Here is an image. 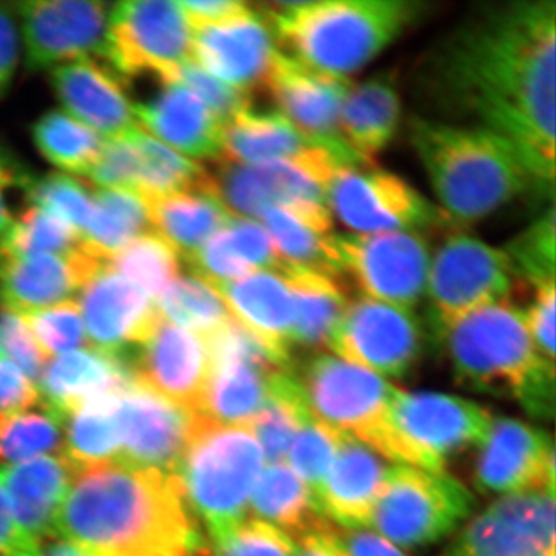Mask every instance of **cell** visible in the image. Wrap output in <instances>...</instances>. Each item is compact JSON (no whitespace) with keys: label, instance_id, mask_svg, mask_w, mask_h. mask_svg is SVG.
I'll return each mask as SVG.
<instances>
[{"label":"cell","instance_id":"1","mask_svg":"<svg viewBox=\"0 0 556 556\" xmlns=\"http://www.w3.org/2000/svg\"><path fill=\"white\" fill-rule=\"evenodd\" d=\"M555 40V0L468 11L413 68L419 116L506 139L554 190Z\"/></svg>","mask_w":556,"mask_h":556},{"label":"cell","instance_id":"2","mask_svg":"<svg viewBox=\"0 0 556 556\" xmlns=\"http://www.w3.org/2000/svg\"><path fill=\"white\" fill-rule=\"evenodd\" d=\"M58 535L93 556H197L206 552L175 473L112 463L79 468Z\"/></svg>","mask_w":556,"mask_h":556},{"label":"cell","instance_id":"3","mask_svg":"<svg viewBox=\"0 0 556 556\" xmlns=\"http://www.w3.org/2000/svg\"><path fill=\"white\" fill-rule=\"evenodd\" d=\"M408 137L450 223L479 222L532 190L546 193L521 153L492 131L415 115Z\"/></svg>","mask_w":556,"mask_h":556},{"label":"cell","instance_id":"4","mask_svg":"<svg viewBox=\"0 0 556 556\" xmlns=\"http://www.w3.org/2000/svg\"><path fill=\"white\" fill-rule=\"evenodd\" d=\"M409 0L268 3L262 11L285 53L329 75L367 67L426 14Z\"/></svg>","mask_w":556,"mask_h":556},{"label":"cell","instance_id":"5","mask_svg":"<svg viewBox=\"0 0 556 556\" xmlns=\"http://www.w3.org/2000/svg\"><path fill=\"white\" fill-rule=\"evenodd\" d=\"M445 348L453 378L477 393L517 399L552 362L541 356L511 300L490 303L450 324L437 339Z\"/></svg>","mask_w":556,"mask_h":556},{"label":"cell","instance_id":"6","mask_svg":"<svg viewBox=\"0 0 556 556\" xmlns=\"http://www.w3.org/2000/svg\"><path fill=\"white\" fill-rule=\"evenodd\" d=\"M295 376L311 412L321 422L386 459L420 468L393 424L394 401L401 388L334 354H314Z\"/></svg>","mask_w":556,"mask_h":556},{"label":"cell","instance_id":"7","mask_svg":"<svg viewBox=\"0 0 556 556\" xmlns=\"http://www.w3.org/2000/svg\"><path fill=\"white\" fill-rule=\"evenodd\" d=\"M265 464L251 428L222 426L200 416L177 477L189 508L212 540L247 519L249 500Z\"/></svg>","mask_w":556,"mask_h":556},{"label":"cell","instance_id":"8","mask_svg":"<svg viewBox=\"0 0 556 556\" xmlns=\"http://www.w3.org/2000/svg\"><path fill=\"white\" fill-rule=\"evenodd\" d=\"M477 510V497L447 471L391 466L367 529L399 548L437 544L460 530Z\"/></svg>","mask_w":556,"mask_h":556},{"label":"cell","instance_id":"9","mask_svg":"<svg viewBox=\"0 0 556 556\" xmlns=\"http://www.w3.org/2000/svg\"><path fill=\"white\" fill-rule=\"evenodd\" d=\"M108 64L124 84L137 78L178 83L192 61L193 28L179 2L129 0L110 7Z\"/></svg>","mask_w":556,"mask_h":556},{"label":"cell","instance_id":"10","mask_svg":"<svg viewBox=\"0 0 556 556\" xmlns=\"http://www.w3.org/2000/svg\"><path fill=\"white\" fill-rule=\"evenodd\" d=\"M518 280L503 249L455 232L431 258L426 298L434 338L457 318L490 303L511 300Z\"/></svg>","mask_w":556,"mask_h":556},{"label":"cell","instance_id":"11","mask_svg":"<svg viewBox=\"0 0 556 556\" xmlns=\"http://www.w3.org/2000/svg\"><path fill=\"white\" fill-rule=\"evenodd\" d=\"M212 188L233 217L260 219L274 207L308 215H331L328 186L340 166L334 156L320 153L305 161L276 163H228L217 160Z\"/></svg>","mask_w":556,"mask_h":556},{"label":"cell","instance_id":"12","mask_svg":"<svg viewBox=\"0 0 556 556\" xmlns=\"http://www.w3.org/2000/svg\"><path fill=\"white\" fill-rule=\"evenodd\" d=\"M340 276L350 277L364 298L415 311L426 298L431 254L419 232L332 236Z\"/></svg>","mask_w":556,"mask_h":556},{"label":"cell","instance_id":"13","mask_svg":"<svg viewBox=\"0 0 556 556\" xmlns=\"http://www.w3.org/2000/svg\"><path fill=\"white\" fill-rule=\"evenodd\" d=\"M331 214L351 233L419 232L447 217L393 172L371 166L339 167L328 186Z\"/></svg>","mask_w":556,"mask_h":556},{"label":"cell","instance_id":"14","mask_svg":"<svg viewBox=\"0 0 556 556\" xmlns=\"http://www.w3.org/2000/svg\"><path fill=\"white\" fill-rule=\"evenodd\" d=\"M327 346L336 357L382 378H404L422 356L426 331L415 311L362 295L348 303Z\"/></svg>","mask_w":556,"mask_h":556},{"label":"cell","instance_id":"15","mask_svg":"<svg viewBox=\"0 0 556 556\" xmlns=\"http://www.w3.org/2000/svg\"><path fill=\"white\" fill-rule=\"evenodd\" d=\"M493 417L470 399L399 390L393 424L420 468L445 471L450 459L484 444Z\"/></svg>","mask_w":556,"mask_h":556},{"label":"cell","instance_id":"16","mask_svg":"<svg viewBox=\"0 0 556 556\" xmlns=\"http://www.w3.org/2000/svg\"><path fill=\"white\" fill-rule=\"evenodd\" d=\"M206 340L211 371L200 415L222 426L251 428L278 368L247 331L230 321Z\"/></svg>","mask_w":556,"mask_h":556},{"label":"cell","instance_id":"17","mask_svg":"<svg viewBox=\"0 0 556 556\" xmlns=\"http://www.w3.org/2000/svg\"><path fill=\"white\" fill-rule=\"evenodd\" d=\"M25 67L42 72L78 60H109L110 7L84 0L16 3Z\"/></svg>","mask_w":556,"mask_h":556},{"label":"cell","instance_id":"18","mask_svg":"<svg viewBox=\"0 0 556 556\" xmlns=\"http://www.w3.org/2000/svg\"><path fill=\"white\" fill-rule=\"evenodd\" d=\"M263 89L269 91L277 112L340 166L362 167L340 137V113L353 89L350 78L329 75L278 50Z\"/></svg>","mask_w":556,"mask_h":556},{"label":"cell","instance_id":"19","mask_svg":"<svg viewBox=\"0 0 556 556\" xmlns=\"http://www.w3.org/2000/svg\"><path fill=\"white\" fill-rule=\"evenodd\" d=\"M442 556H555V493L497 497L460 527Z\"/></svg>","mask_w":556,"mask_h":556},{"label":"cell","instance_id":"20","mask_svg":"<svg viewBox=\"0 0 556 556\" xmlns=\"http://www.w3.org/2000/svg\"><path fill=\"white\" fill-rule=\"evenodd\" d=\"M200 416L134 380L116 397L118 464L177 475Z\"/></svg>","mask_w":556,"mask_h":556},{"label":"cell","instance_id":"21","mask_svg":"<svg viewBox=\"0 0 556 556\" xmlns=\"http://www.w3.org/2000/svg\"><path fill=\"white\" fill-rule=\"evenodd\" d=\"M475 486L486 495L555 493V447L543 428L522 420L493 419L478 448Z\"/></svg>","mask_w":556,"mask_h":556},{"label":"cell","instance_id":"22","mask_svg":"<svg viewBox=\"0 0 556 556\" xmlns=\"http://www.w3.org/2000/svg\"><path fill=\"white\" fill-rule=\"evenodd\" d=\"M79 306L90 348L118 357L142 345L161 318L155 300L108 263L80 289Z\"/></svg>","mask_w":556,"mask_h":556},{"label":"cell","instance_id":"23","mask_svg":"<svg viewBox=\"0 0 556 556\" xmlns=\"http://www.w3.org/2000/svg\"><path fill=\"white\" fill-rule=\"evenodd\" d=\"M277 51L276 38L262 11L193 28L192 61L243 93L263 89Z\"/></svg>","mask_w":556,"mask_h":556},{"label":"cell","instance_id":"24","mask_svg":"<svg viewBox=\"0 0 556 556\" xmlns=\"http://www.w3.org/2000/svg\"><path fill=\"white\" fill-rule=\"evenodd\" d=\"M131 368L139 386L200 413L211 371L206 340L161 317Z\"/></svg>","mask_w":556,"mask_h":556},{"label":"cell","instance_id":"25","mask_svg":"<svg viewBox=\"0 0 556 556\" xmlns=\"http://www.w3.org/2000/svg\"><path fill=\"white\" fill-rule=\"evenodd\" d=\"M50 80L64 112L105 141L127 138L139 129L135 102L108 62H67L51 68Z\"/></svg>","mask_w":556,"mask_h":556},{"label":"cell","instance_id":"26","mask_svg":"<svg viewBox=\"0 0 556 556\" xmlns=\"http://www.w3.org/2000/svg\"><path fill=\"white\" fill-rule=\"evenodd\" d=\"M104 265L84 248L70 255H13L0 249V309L24 316L58 305Z\"/></svg>","mask_w":556,"mask_h":556},{"label":"cell","instance_id":"27","mask_svg":"<svg viewBox=\"0 0 556 556\" xmlns=\"http://www.w3.org/2000/svg\"><path fill=\"white\" fill-rule=\"evenodd\" d=\"M229 316L247 331L270 361L291 369L294 300L288 281L278 270H257L239 280L212 285Z\"/></svg>","mask_w":556,"mask_h":556},{"label":"cell","instance_id":"28","mask_svg":"<svg viewBox=\"0 0 556 556\" xmlns=\"http://www.w3.org/2000/svg\"><path fill=\"white\" fill-rule=\"evenodd\" d=\"M78 470L65 455L33 457L0 467L14 522L38 546L58 535L61 508Z\"/></svg>","mask_w":556,"mask_h":556},{"label":"cell","instance_id":"29","mask_svg":"<svg viewBox=\"0 0 556 556\" xmlns=\"http://www.w3.org/2000/svg\"><path fill=\"white\" fill-rule=\"evenodd\" d=\"M135 115L139 129L181 155L219 159L225 126L181 83L161 84L155 94L135 104Z\"/></svg>","mask_w":556,"mask_h":556},{"label":"cell","instance_id":"30","mask_svg":"<svg viewBox=\"0 0 556 556\" xmlns=\"http://www.w3.org/2000/svg\"><path fill=\"white\" fill-rule=\"evenodd\" d=\"M390 467L386 457L342 434L318 497L324 517L345 529H367Z\"/></svg>","mask_w":556,"mask_h":556},{"label":"cell","instance_id":"31","mask_svg":"<svg viewBox=\"0 0 556 556\" xmlns=\"http://www.w3.org/2000/svg\"><path fill=\"white\" fill-rule=\"evenodd\" d=\"M126 357L102 351L78 350L51 361L40 376L46 405L67 417L73 409L104 396H112L134 383Z\"/></svg>","mask_w":556,"mask_h":556},{"label":"cell","instance_id":"32","mask_svg":"<svg viewBox=\"0 0 556 556\" xmlns=\"http://www.w3.org/2000/svg\"><path fill=\"white\" fill-rule=\"evenodd\" d=\"M402 98L390 75L372 76L348 93L340 113V137L361 166H371L396 137Z\"/></svg>","mask_w":556,"mask_h":556},{"label":"cell","instance_id":"33","mask_svg":"<svg viewBox=\"0 0 556 556\" xmlns=\"http://www.w3.org/2000/svg\"><path fill=\"white\" fill-rule=\"evenodd\" d=\"M325 152L327 150L314 144L277 110H255L249 105L223 129L219 160L254 166L276 161H305Z\"/></svg>","mask_w":556,"mask_h":556},{"label":"cell","instance_id":"34","mask_svg":"<svg viewBox=\"0 0 556 556\" xmlns=\"http://www.w3.org/2000/svg\"><path fill=\"white\" fill-rule=\"evenodd\" d=\"M190 273L207 283L239 280L257 270L281 268L273 239L258 219L232 217L190 257Z\"/></svg>","mask_w":556,"mask_h":556},{"label":"cell","instance_id":"35","mask_svg":"<svg viewBox=\"0 0 556 556\" xmlns=\"http://www.w3.org/2000/svg\"><path fill=\"white\" fill-rule=\"evenodd\" d=\"M146 201L150 225L155 226L156 233L182 260L199 251L218 230L226 228L233 217L218 199L211 181L200 188Z\"/></svg>","mask_w":556,"mask_h":556},{"label":"cell","instance_id":"36","mask_svg":"<svg viewBox=\"0 0 556 556\" xmlns=\"http://www.w3.org/2000/svg\"><path fill=\"white\" fill-rule=\"evenodd\" d=\"M255 519L276 527L292 540L328 521L308 486L285 463L265 464L249 500Z\"/></svg>","mask_w":556,"mask_h":556},{"label":"cell","instance_id":"37","mask_svg":"<svg viewBox=\"0 0 556 556\" xmlns=\"http://www.w3.org/2000/svg\"><path fill=\"white\" fill-rule=\"evenodd\" d=\"M278 273L288 281L294 300L292 346H327L350 300L338 277L317 270L281 265Z\"/></svg>","mask_w":556,"mask_h":556},{"label":"cell","instance_id":"38","mask_svg":"<svg viewBox=\"0 0 556 556\" xmlns=\"http://www.w3.org/2000/svg\"><path fill=\"white\" fill-rule=\"evenodd\" d=\"M258 222L268 230L281 265L342 277L331 247L334 236L331 215H308L274 207Z\"/></svg>","mask_w":556,"mask_h":556},{"label":"cell","instance_id":"39","mask_svg":"<svg viewBox=\"0 0 556 556\" xmlns=\"http://www.w3.org/2000/svg\"><path fill=\"white\" fill-rule=\"evenodd\" d=\"M148 201L137 190L101 189L93 192V212L80 233L91 257L108 263L121 249L148 232Z\"/></svg>","mask_w":556,"mask_h":556},{"label":"cell","instance_id":"40","mask_svg":"<svg viewBox=\"0 0 556 556\" xmlns=\"http://www.w3.org/2000/svg\"><path fill=\"white\" fill-rule=\"evenodd\" d=\"M31 139L40 155L67 175L87 177L104 148L100 135L64 110H50L35 121Z\"/></svg>","mask_w":556,"mask_h":556},{"label":"cell","instance_id":"41","mask_svg":"<svg viewBox=\"0 0 556 556\" xmlns=\"http://www.w3.org/2000/svg\"><path fill=\"white\" fill-rule=\"evenodd\" d=\"M129 138L139 155L137 192L146 200L200 188L211 181L203 164L181 155L144 130H135Z\"/></svg>","mask_w":556,"mask_h":556},{"label":"cell","instance_id":"42","mask_svg":"<svg viewBox=\"0 0 556 556\" xmlns=\"http://www.w3.org/2000/svg\"><path fill=\"white\" fill-rule=\"evenodd\" d=\"M119 394V393H118ZM93 399L70 413L67 450L64 455L78 468L118 463L121 439L116 397Z\"/></svg>","mask_w":556,"mask_h":556},{"label":"cell","instance_id":"43","mask_svg":"<svg viewBox=\"0 0 556 556\" xmlns=\"http://www.w3.org/2000/svg\"><path fill=\"white\" fill-rule=\"evenodd\" d=\"M161 317L206 339L232 321L217 289L189 273L178 276L156 300Z\"/></svg>","mask_w":556,"mask_h":556},{"label":"cell","instance_id":"44","mask_svg":"<svg viewBox=\"0 0 556 556\" xmlns=\"http://www.w3.org/2000/svg\"><path fill=\"white\" fill-rule=\"evenodd\" d=\"M108 266L156 302L179 276L181 257L159 233L146 232L113 255Z\"/></svg>","mask_w":556,"mask_h":556},{"label":"cell","instance_id":"45","mask_svg":"<svg viewBox=\"0 0 556 556\" xmlns=\"http://www.w3.org/2000/svg\"><path fill=\"white\" fill-rule=\"evenodd\" d=\"M65 416L56 409L0 413V460H28L56 452L64 442Z\"/></svg>","mask_w":556,"mask_h":556},{"label":"cell","instance_id":"46","mask_svg":"<svg viewBox=\"0 0 556 556\" xmlns=\"http://www.w3.org/2000/svg\"><path fill=\"white\" fill-rule=\"evenodd\" d=\"M83 248L78 230L39 207H30L14 218L0 237V249L13 255H70Z\"/></svg>","mask_w":556,"mask_h":556},{"label":"cell","instance_id":"47","mask_svg":"<svg viewBox=\"0 0 556 556\" xmlns=\"http://www.w3.org/2000/svg\"><path fill=\"white\" fill-rule=\"evenodd\" d=\"M555 207L551 204L503 249L518 283L533 289L555 283Z\"/></svg>","mask_w":556,"mask_h":556},{"label":"cell","instance_id":"48","mask_svg":"<svg viewBox=\"0 0 556 556\" xmlns=\"http://www.w3.org/2000/svg\"><path fill=\"white\" fill-rule=\"evenodd\" d=\"M340 439L342 433L332 430L311 412L302 420L285 459V464L308 486L318 508L321 486L338 453Z\"/></svg>","mask_w":556,"mask_h":556},{"label":"cell","instance_id":"49","mask_svg":"<svg viewBox=\"0 0 556 556\" xmlns=\"http://www.w3.org/2000/svg\"><path fill=\"white\" fill-rule=\"evenodd\" d=\"M22 192L33 206L64 219L79 233L86 229L93 212V192L79 179L62 172L31 174Z\"/></svg>","mask_w":556,"mask_h":556},{"label":"cell","instance_id":"50","mask_svg":"<svg viewBox=\"0 0 556 556\" xmlns=\"http://www.w3.org/2000/svg\"><path fill=\"white\" fill-rule=\"evenodd\" d=\"M22 318L30 328L40 350L49 358L54 354L62 356L72 351L83 350V346L89 343L80 306L75 300H65L49 308L33 311L24 314Z\"/></svg>","mask_w":556,"mask_h":556},{"label":"cell","instance_id":"51","mask_svg":"<svg viewBox=\"0 0 556 556\" xmlns=\"http://www.w3.org/2000/svg\"><path fill=\"white\" fill-rule=\"evenodd\" d=\"M215 556H295V541L276 527L244 519L214 540Z\"/></svg>","mask_w":556,"mask_h":556},{"label":"cell","instance_id":"52","mask_svg":"<svg viewBox=\"0 0 556 556\" xmlns=\"http://www.w3.org/2000/svg\"><path fill=\"white\" fill-rule=\"evenodd\" d=\"M178 83L192 91L223 126L248 109L252 102V94L243 93L214 78L193 61L182 65Z\"/></svg>","mask_w":556,"mask_h":556},{"label":"cell","instance_id":"53","mask_svg":"<svg viewBox=\"0 0 556 556\" xmlns=\"http://www.w3.org/2000/svg\"><path fill=\"white\" fill-rule=\"evenodd\" d=\"M138 174V150L127 137L104 141V148L87 177L102 189L137 190Z\"/></svg>","mask_w":556,"mask_h":556},{"label":"cell","instance_id":"54","mask_svg":"<svg viewBox=\"0 0 556 556\" xmlns=\"http://www.w3.org/2000/svg\"><path fill=\"white\" fill-rule=\"evenodd\" d=\"M0 351L30 380H39L47 357L20 314L0 309Z\"/></svg>","mask_w":556,"mask_h":556},{"label":"cell","instance_id":"55","mask_svg":"<svg viewBox=\"0 0 556 556\" xmlns=\"http://www.w3.org/2000/svg\"><path fill=\"white\" fill-rule=\"evenodd\" d=\"M555 283L535 288L526 324L541 356L555 364Z\"/></svg>","mask_w":556,"mask_h":556},{"label":"cell","instance_id":"56","mask_svg":"<svg viewBox=\"0 0 556 556\" xmlns=\"http://www.w3.org/2000/svg\"><path fill=\"white\" fill-rule=\"evenodd\" d=\"M328 535L342 556H408L375 530L345 529L331 522Z\"/></svg>","mask_w":556,"mask_h":556},{"label":"cell","instance_id":"57","mask_svg":"<svg viewBox=\"0 0 556 556\" xmlns=\"http://www.w3.org/2000/svg\"><path fill=\"white\" fill-rule=\"evenodd\" d=\"M21 60V31L16 7L0 2V100L13 83Z\"/></svg>","mask_w":556,"mask_h":556},{"label":"cell","instance_id":"58","mask_svg":"<svg viewBox=\"0 0 556 556\" xmlns=\"http://www.w3.org/2000/svg\"><path fill=\"white\" fill-rule=\"evenodd\" d=\"M38 401L31 380L13 362L0 356V413L28 409Z\"/></svg>","mask_w":556,"mask_h":556},{"label":"cell","instance_id":"59","mask_svg":"<svg viewBox=\"0 0 556 556\" xmlns=\"http://www.w3.org/2000/svg\"><path fill=\"white\" fill-rule=\"evenodd\" d=\"M192 28L204 25L219 24L251 13L248 3L240 0H193V2H179Z\"/></svg>","mask_w":556,"mask_h":556},{"label":"cell","instance_id":"60","mask_svg":"<svg viewBox=\"0 0 556 556\" xmlns=\"http://www.w3.org/2000/svg\"><path fill=\"white\" fill-rule=\"evenodd\" d=\"M31 172L25 169L20 161H14L10 153L0 149V237L13 225L14 217L9 206V192L24 188Z\"/></svg>","mask_w":556,"mask_h":556},{"label":"cell","instance_id":"61","mask_svg":"<svg viewBox=\"0 0 556 556\" xmlns=\"http://www.w3.org/2000/svg\"><path fill=\"white\" fill-rule=\"evenodd\" d=\"M329 525L331 521L325 522L313 532L295 538V556H342L329 540Z\"/></svg>","mask_w":556,"mask_h":556},{"label":"cell","instance_id":"62","mask_svg":"<svg viewBox=\"0 0 556 556\" xmlns=\"http://www.w3.org/2000/svg\"><path fill=\"white\" fill-rule=\"evenodd\" d=\"M40 556H93L86 548L79 547L78 544L70 543V541H56L51 543L46 551H40Z\"/></svg>","mask_w":556,"mask_h":556},{"label":"cell","instance_id":"63","mask_svg":"<svg viewBox=\"0 0 556 556\" xmlns=\"http://www.w3.org/2000/svg\"><path fill=\"white\" fill-rule=\"evenodd\" d=\"M0 356H2V351H0Z\"/></svg>","mask_w":556,"mask_h":556}]
</instances>
